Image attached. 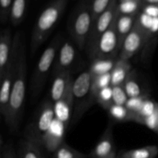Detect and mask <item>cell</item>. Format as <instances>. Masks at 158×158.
I'll use <instances>...</instances> for the list:
<instances>
[{"instance_id":"6da1fadb","label":"cell","mask_w":158,"mask_h":158,"mask_svg":"<svg viewBox=\"0 0 158 158\" xmlns=\"http://www.w3.org/2000/svg\"><path fill=\"white\" fill-rule=\"evenodd\" d=\"M26 42L22 40L16 74L12 84L7 113L4 117L5 122L11 132L18 130L26 100V81H27V62H26Z\"/></svg>"},{"instance_id":"7a4b0ae2","label":"cell","mask_w":158,"mask_h":158,"mask_svg":"<svg viewBox=\"0 0 158 158\" xmlns=\"http://www.w3.org/2000/svg\"><path fill=\"white\" fill-rule=\"evenodd\" d=\"M67 2L68 0H52L40 14L31 36V55L33 56L49 36L63 15Z\"/></svg>"},{"instance_id":"3957f363","label":"cell","mask_w":158,"mask_h":158,"mask_svg":"<svg viewBox=\"0 0 158 158\" xmlns=\"http://www.w3.org/2000/svg\"><path fill=\"white\" fill-rule=\"evenodd\" d=\"M92 74L89 70L84 71L73 80L72 86L73 97V111L71 123H77L83 114L97 103V98L92 89Z\"/></svg>"},{"instance_id":"277c9868","label":"cell","mask_w":158,"mask_h":158,"mask_svg":"<svg viewBox=\"0 0 158 158\" xmlns=\"http://www.w3.org/2000/svg\"><path fill=\"white\" fill-rule=\"evenodd\" d=\"M93 24L91 1L83 0L76 8L69 22V34L79 49H83L86 46Z\"/></svg>"},{"instance_id":"5b68a950","label":"cell","mask_w":158,"mask_h":158,"mask_svg":"<svg viewBox=\"0 0 158 158\" xmlns=\"http://www.w3.org/2000/svg\"><path fill=\"white\" fill-rule=\"evenodd\" d=\"M22 43V36L19 32H16L13 36L12 49L7 66L4 71L0 74L1 89H0V112L3 117H6L9 106V98L12 84L15 80L19 57L20 47Z\"/></svg>"},{"instance_id":"8992f818","label":"cell","mask_w":158,"mask_h":158,"mask_svg":"<svg viewBox=\"0 0 158 158\" xmlns=\"http://www.w3.org/2000/svg\"><path fill=\"white\" fill-rule=\"evenodd\" d=\"M62 43V39L60 35L54 38L39 59L31 83V91L33 98L36 97L41 92L49 71L51 68L53 67L56 57Z\"/></svg>"},{"instance_id":"52a82bcc","label":"cell","mask_w":158,"mask_h":158,"mask_svg":"<svg viewBox=\"0 0 158 158\" xmlns=\"http://www.w3.org/2000/svg\"><path fill=\"white\" fill-rule=\"evenodd\" d=\"M55 118L54 104L49 100H46L42 104L32 121L26 128L24 138L42 147L43 138Z\"/></svg>"},{"instance_id":"ba28073f","label":"cell","mask_w":158,"mask_h":158,"mask_svg":"<svg viewBox=\"0 0 158 158\" xmlns=\"http://www.w3.org/2000/svg\"><path fill=\"white\" fill-rule=\"evenodd\" d=\"M116 19L107 31L100 36L89 56L94 59L117 60L120 51V41L115 25Z\"/></svg>"},{"instance_id":"9c48e42d","label":"cell","mask_w":158,"mask_h":158,"mask_svg":"<svg viewBox=\"0 0 158 158\" xmlns=\"http://www.w3.org/2000/svg\"><path fill=\"white\" fill-rule=\"evenodd\" d=\"M151 35V32L143 27L137 19L134 28L123 41L118 59L130 60L146 44Z\"/></svg>"},{"instance_id":"30bf717a","label":"cell","mask_w":158,"mask_h":158,"mask_svg":"<svg viewBox=\"0 0 158 158\" xmlns=\"http://www.w3.org/2000/svg\"><path fill=\"white\" fill-rule=\"evenodd\" d=\"M118 0H113L109 7L94 22L90 35L86 44L88 54H90L102 35L109 29L118 15Z\"/></svg>"},{"instance_id":"8fae6325","label":"cell","mask_w":158,"mask_h":158,"mask_svg":"<svg viewBox=\"0 0 158 158\" xmlns=\"http://www.w3.org/2000/svg\"><path fill=\"white\" fill-rule=\"evenodd\" d=\"M76 59H77V50L73 45L69 41L62 43L52 67L53 77L61 73L71 71Z\"/></svg>"},{"instance_id":"7c38bea8","label":"cell","mask_w":158,"mask_h":158,"mask_svg":"<svg viewBox=\"0 0 158 158\" xmlns=\"http://www.w3.org/2000/svg\"><path fill=\"white\" fill-rule=\"evenodd\" d=\"M66 127L55 118L50 128L46 133L42 142V148L52 154L56 150L64 143V134Z\"/></svg>"},{"instance_id":"4fadbf2b","label":"cell","mask_w":158,"mask_h":158,"mask_svg":"<svg viewBox=\"0 0 158 158\" xmlns=\"http://www.w3.org/2000/svg\"><path fill=\"white\" fill-rule=\"evenodd\" d=\"M117 154L113 137L112 126L109 124L96 146L89 154V158H107Z\"/></svg>"},{"instance_id":"5bb4252c","label":"cell","mask_w":158,"mask_h":158,"mask_svg":"<svg viewBox=\"0 0 158 158\" xmlns=\"http://www.w3.org/2000/svg\"><path fill=\"white\" fill-rule=\"evenodd\" d=\"M73 80L71 71L61 73L55 76L50 89L49 100L54 104L63 98L72 89Z\"/></svg>"},{"instance_id":"9a60e30c","label":"cell","mask_w":158,"mask_h":158,"mask_svg":"<svg viewBox=\"0 0 158 158\" xmlns=\"http://www.w3.org/2000/svg\"><path fill=\"white\" fill-rule=\"evenodd\" d=\"M73 111V92L71 89L63 98L54 103L56 119L61 121L67 127L72 120Z\"/></svg>"},{"instance_id":"2e32d148","label":"cell","mask_w":158,"mask_h":158,"mask_svg":"<svg viewBox=\"0 0 158 158\" xmlns=\"http://www.w3.org/2000/svg\"><path fill=\"white\" fill-rule=\"evenodd\" d=\"M137 19H138V14L123 15V14L118 13L117 15V18H116L115 25L117 35L119 37V41H120V49H121V46L126 37L134 28Z\"/></svg>"},{"instance_id":"e0dca14e","label":"cell","mask_w":158,"mask_h":158,"mask_svg":"<svg viewBox=\"0 0 158 158\" xmlns=\"http://www.w3.org/2000/svg\"><path fill=\"white\" fill-rule=\"evenodd\" d=\"M13 44V36L9 29H2L0 34V74L4 71L10 57Z\"/></svg>"},{"instance_id":"ac0fdd59","label":"cell","mask_w":158,"mask_h":158,"mask_svg":"<svg viewBox=\"0 0 158 158\" xmlns=\"http://www.w3.org/2000/svg\"><path fill=\"white\" fill-rule=\"evenodd\" d=\"M132 71L129 60L117 59L114 69L111 71V86H120L124 83Z\"/></svg>"},{"instance_id":"d6986e66","label":"cell","mask_w":158,"mask_h":158,"mask_svg":"<svg viewBox=\"0 0 158 158\" xmlns=\"http://www.w3.org/2000/svg\"><path fill=\"white\" fill-rule=\"evenodd\" d=\"M43 150L42 147L24 138L19 144L17 158H46Z\"/></svg>"},{"instance_id":"ffe728a7","label":"cell","mask_w":158,"mask_h":158,"mask_svg":"<svg viewBox=\"0 0 158 158\" xmlns=\"http://www.w3.org/2000/svg\"><path fill=\"white\" fill-rule=\"evenodd\" d=\"M158 154V147L149 145L137 149L123 151L118 154L120 158H155Z\"/></svg>"},{"instance_id":"44dd1931","label":"cell","mask_w":158,"mask_h":158,"mask_svg":"<svg viewBox=\"0 0 158 158\" xmlns=\"http://www.w3.org/2000/svg\"><path fill=\"white\" fill-rule=\"evenodd\" d=\"M116 61L117 60L114 59H94L92 60L89 70L93 77L109 73L114 69Z\"/></svg>"},{"instance_id":"7402d4cb","label":"cell","mask_w":158,"mask_h":158,"mask_svg":"<svg viewBox=\"0 0 158 158\" xmlns=\"http://www.w3.org/2000/svg\"><path fill=\"white\" fill-rule=\"evenodd\" d=\"M27 0H13L9 15V21L13 26L21 24L26 15Z\"/></svg>"},{"instance_id":"603a6c76","label":"cell","mask_w":158,"mask_h":158,"mask_svg":"<svg viewBox=\"0 0 158 158\" xmlns=\"http://www.w3.org/2000/svg\"><path fill=\"white\" fill-rule=\"evenodd\" d=\"M123 86L129 98L137 97L143 95V94H146L143 92V89L140 87L137 77H136V73L134 70L131 71Z\"/></svg>"},{"instance_id":"cb8c5ba5","label":"cell","mask_w":158,"mask_h":158,"mask_svg":"<svg viewBox=\"0 0 158 158\" xmlns=\"http://www.w3.org/2000/svg\"><path fill=\"white\" fill-rule=\"evenodd\" d=\"M107 111L110 116L117 121H134V114L130 111L126 106L113 104Z\"/></svg>"},{"instance_id":"d4e9b609","label":"cell","mask_w":158,"mask_h":158,"mask_svg":"<svg viewBox=\"0 0 158 158\" xmlns=\"http://www.w3.org/2000/svg\"><path fill=\"white\" fill-rule=\"evenodd\" d=\"M52 154V158H89V155L71 148L65 142Z\"/></svg>"},{"instance_id":"484cf974","label":"cell","mask_w":158,"mask_h":158,"mask_svg":"<svg viewBox=\"0 0 158 158\" xmlns=\"http://www.w3.org/2000/svg\"><path fill=\"white\" fill-rule=\"evenodd\" d=\"M143 6V0H129L119 2L118 12L123 15L138 14L139 10Z\"/></svg>"},{"instance_id":"4316f807","label":"cell","mask_w":158,"mask_h":158,"mask_svg":"<svg viewBox=\"0 0 158 158\" xmlns=\"http://www.w3.org/2000/svg\"><path fill=\"white\" fill-rule=\"evenodd\" d=\"M157 108L158 103L149 97V98L145 100L144 103L143 104L138 114H134V121L136 122V123H138L139 120H141V119L146 118V117L152 115L157 110Z\"/></svg>"},{"instance_id":"83f0119b","label":"cell","mask_w":158,"mask_h":158,"mask_svg":"<svg viewBox=\"0 0 158 158\" xmlns=\"http://www.w3.org/2000/svg\"><path fill=\"white\" fill-rule=\"evenodd\" d=\"M97 103L102 106L103 109L108 110L109 108L114 104L113 102V87H108L100 89L97 94Z\"/></svg>"},{"instance_id":"f1b7e54d","label":"cell","mask_w":158,"mask_h":158,"mask_svg":"<svg viewBox=\"0 0 158 158\" xmlns=\"http://www.w3.org/2000/svg\"><path fill=\"white\" fill-rule=\"evenodd\" d=\"M110 86H111L110 73L94 77V79H93L92 89L94 95L96 96V98H97V94L100 89L108 87Z\"/></svg>"},{"instance_id":"f546056e","label":"cell","mask_w":158,"mask_h":158,"mask_svg":"<svg viewBox=\"0 0 158 158\" xmlns=\"http://www.w3.org/2000/svg\"><path fill=\"white\" fill-rule=\"evenodd\" d=\"M148 98H149V95L148 94H143V95L140 96V97L129 98L127 102V108L134 114H138L143 104L144 103L145 100Z\"/></svg>"},{"instance_id":"4dcf8cb0","label":"cell","mask_w":158,"mask_h":158,"mask_svg":"<svg viewBox=\"0 0 158 158\" xmlns=\"http://www.w3.org/2000/svg\"><path fill=\"white\" fill-rule=\"evenodd\" d=\"M113 87V102L114 104L126 106L128 97L123 85L120 86H114Z\"/></svg>"},{"instance_id":"1f68e13d","label":"cell","mask_w":158,"mask_h":158,"mask_svg":"<svg viewBox=\"0 0 158 158\" xmlns=\"http://www.w3.org/2000/svg\"><path fill=\"white\" fill-rule=\"evenodd\" d=\"M113 0H92L91 10H92L94 22L99 15H101L110 6Z\"/></svg>"},{"instance_id":"d6a6232c","label":"cell","mask_w":158,"mask_h":158,"mask_svg":"<svg viewBox=\"0 0 158 158\" xmlns=\"http://www.w3.org/2000/svg\"><path fill=\"white\" fill-rule=\"evenodd\" d=\"M12 2L13 0H0V19L3 24L9 20Z\"/></svg>"},{"instance_id":"836d02e7","label":"cell","mask_w":158,"mask_h":158,"mask_svg":"<svg viewBox=\"0 0 158 158\" xmlns=\"http://www.w3.org/2000/svg\"><path fill=\"white\" fill-rule=\"evenodd\" d=\"M0 158H17L13 145L11 143H3L2 139H1L0 145Z\"/></svg>"},{"instance_id":"e575fe53","label":"cell","mask_w":158,"mask_h":158,"mask_svg":"<svg viewBox=\"0 0 158 158\" xmlns=\"http://www.w3.org/2000/svg\"><path fill=\"white\" fill-rule=\"evenodd\" d=\"M138 123H140V124H143L144 126L148 127L149 129L152 130V131H154L155 132L156 129H157L158 126V108L152 115L139 120Z\"/></svg>"},{"instance_id":"d590c367","label":"cell","mask_w":158,"mask_h":158,"mask_svg":"<svg viewBox=\"0 0 158 158\" xmlns=\"http://www.w3.org/2000/svg\"><path fill=\"white\" fill-rule=\"evenodd\" d=\"M143 6H158V0H143Z\"/></svg>"},{"instance_id":"8d00e7d4","label":"cell","mask_w":158,"mask_h":158,"mask_svg":"<svg viewBox=\"0 0 158 158\" xmlns=\"http://www.w3.org/2000/svg\"><path fill=\"white\" fill-rule=\"evenodd\" d=\"M107 158H120V157H119L118 154H117V155L112 156V157H107Z\"/></svg>"},{"instance_id":"74e56055","label":"cell","mask_w":158,"mask_h":158,"mask_svg":"<svg viewBox=\"0 0 158 158\" xmlns=\"http://www.w3.org/2000/svg\"><path fill=\"white\" fill-rule=\"evenodd\" d=\"M123 1H129V0H118V2H123Z\"/></svg>"},{"instance_id":"f35d334b","label":"cell","mask_w":158,"mask_h":158,"mask_svg":"<svg viewBox=\"0 0 158 158\" xmlns=\"http://www.w3.org/2000/svg\"><path fill=\"white\" fill-rule=\"evenodd\" d=\"M155 132H156V133H157V134H158V126H157V129H156V131H155Z\"/></svg>"}]
</instances>
